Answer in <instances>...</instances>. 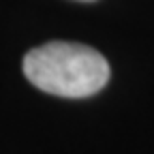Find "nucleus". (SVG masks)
Returning a JSON list of instances; mask_svg holds the SVG:
<instances>
[{
  "instance_id": "f03ea898",
  "label": "nucleus",
  "mask_w": 154,
  "mask_h": 154,
  "mask_svg": "<svg viewBox=\"0 0 154 154\" xmlns=\"http://www.w3.org/2000/svg\"><path fill=\"white\" fill-rule=\"evenodd\" d=\"M82 2H90V0H82Z\"/></svg>"
},
{
  "instance_id": "f257e3e1",
  "label": "nucleus",
  "mask_w": 154,
  "mask_h": 154,
  "mask_svg": "<svg viewBox=\"0 0 154 154\" xmlns=\"http://www.w3.org/2000/svg\"><path fill=\"white\" fill-rule=\"evenodd\" d=\"M24 73L38 90L64 99L92 96L109 82V64L99 51L64 41L28 51Z\"/></svg>"
}]
</instances>
